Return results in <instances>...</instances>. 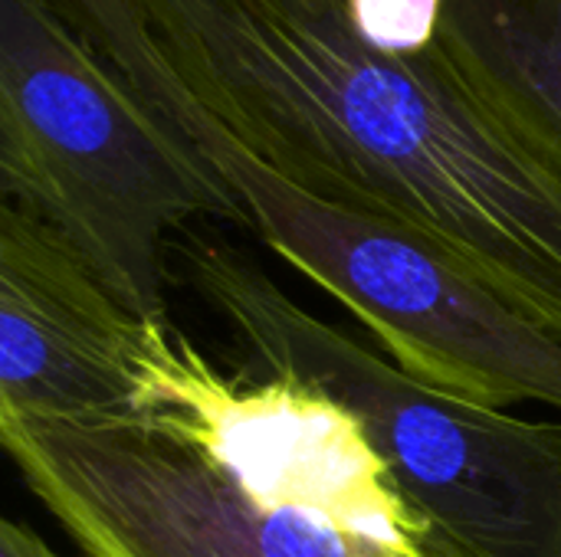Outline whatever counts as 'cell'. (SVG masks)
<instances>
[{"label": "cell", "mask_w": 561, "mask_h": 557, "mask_svg": "<svg viewBox=\"0 0 561 557\" xmlns=\"http://www.w3.org/2000/svg\"><path fill=\"white\" fill-rule=\"evenodd\" d=\"M0 557H62L56 555L46 538L13 519H0Z\"/></svg>", "instance_id": "obj_8"}, {"label": "cell", "mask_w": 561, "mask_h": 557, "mask_svg": "<svg viewBox=\"0 0 561 557\" xmlns=\"http://www.w3.org/2000/svg\"><path fill=\"white\" fill-rule=\"evenodd\" d=\"M135 414L0 423L23 486L82 557H434L339 407L220 374L141 322Z\"/></svg>", "instance_id": "obj_2"}, {"label": "cell", "mask_w": 561, "mask_h": 557, "mask_svg": "<svg viewBox=\"0 0 561 557\" xmlns=\"http://www.w3.org/2000/svg\"><path fill=\"white\" fill-rule=\"evenodd\" d=\"M131 3L187 95L256 161L431 240L561 335V177L470 95L440 39L381 46L352 0Z\"/></svg>", "instance_id": "obj_1"}, {"label": "cell", "mask_w": 561, "mask_h": 557, "mask_svg": "<svg viewBox=\"0 0 561 557\" xmlns=\"http://www.w3.org/2000/svg\"><path fill=\"white\" fill-rule=\"evenodd\" d=\"M108 59L197 148L243 227L342 302L398 368L496 410L526 401L561 410V335L408 227L319 200L270 171L187 95L145 23L128 26Z\"/></svg>", "instance_id": "obj_5"}, {"label": "cell", "mask_w": 561, "mask_h": 557, "mask_svg": "<svg viewBox=\"0 0 561 557\" xmlns=\"http://www.w3.org/2000/svg\"><path fill=\"white\" fill-rule=\"evenodd\" d=\"M266 378L355 420L434 557H561V423L440 391L306 312L237 243H171Z\"/></svg>", "instance_id": "obj_3"}, {"label": "cell", "mask_w": 561, "mask_h": 557, "mask_svg": "<svg viewBox=\"0 0 561 557\" xmlns=\"http://www.w3.org/2000/svg\"><path fill=\"white\" fill-rule=\"evenodd\" d=\"M0 190L135 318H168L171 233L243 223L197 148L49 0H0Z\"/></svg>", "instance_id": "obj_4"}, {"label": "cell", "mask_w": 561, "mask_h": 557, "mask_svg": "<svg viewBox=\"0 0 561 557\" xmlns=\"http://www.w3.org/2000/svg\"><path fill=\"white\" fill-rule=\"evenodd\" d=\"M141 322L46 223L0 204V423L135 414Z\"/></svg>", "instance_id": "obj_6"}, {"label": "cell", "mask_w": 561, "mask_h": 557, "mask_svg": "<svg viewBox=\"0 0 561 557\" xmlns=\"http://www.w3.org/2000/svg\"><path fill=\"white\" fill-rule=\"evenodd\" d=\"M437 33L470 95L561 177V0H440Z\"/></svg>", "instance_id": "obj_7"}]
</instances>
